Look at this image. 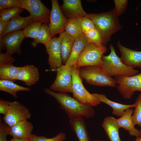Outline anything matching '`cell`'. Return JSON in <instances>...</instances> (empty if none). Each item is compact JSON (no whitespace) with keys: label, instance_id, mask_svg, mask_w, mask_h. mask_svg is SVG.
Returning <instances> with one entry per match:
<instances>
[{"label":"cell","instance_id":"1","mask_svg":"<svg viewBox=\"0 0 141 141\" xmlns=\"http://www.w3.org/2000/svg\"><path fill=\"white\" fill-rule=\"evenodd\" d=\"M44 91L56 99L69 119L79 117L89 119L95 116V112L93 106L89 104H82L66 93L56 92L47 88H44Z\"/></svg>","mask_w":141,"mask_h":141},{"label":"cell","instance_id":"2","mask_svg":"<svg viewBox=\"0 0 141 141\" xmlns=\"http://www.w3.org/2000/svg\"><path fill=\"white\" fill-rule=\"evenodd\" d=\"M93 22L95 28L100 33L105 46L111 36L121 28L114 9L99 14H87L86 16Z\"/></svg>","mask_w":141,"mask_h":141},{"label":"cell","instance_id":"3","mask_svg":"<svg viewBox=\"0 0 141 141\" xmlns=\"http://www.w3.org/2000/svg\"><path fill=\"white\" fill-rule=\"evenodd\" d=\"M109 48L110 50L109 54L107 56L103 55L102 64L100 67L108 75L111 77L118 76H131L139 73L138 70L122 63L120 58L116 54L112 44H110Z\"/></svg>","mask_w":141,"mask_h":141},{"label":"cell","instance_id":"4","mask_svg":"<svg viewBox=\"0 0 141 141\" xmlns=\"http://www.w3.org/2000/svg\"><path fill=\"white\" fill-rule=\"evenodd\" d=\"M79 75L86 83L92 85L115 87V79L106 74L100 67L89 66L79 68Z\"/></svg>","mask_w":141,"mask_h":141},{"label":"cell","instance_id":"5","mask_svg":"<svg viewBox=\"0 0 141 141\" xmlns=\"http://www.w3.org/2000/svg\"><path fill=\"white\" fill-rule=\"evenodd\" d=\"M107 50L106 47H99L89 42L86 46L73 66L78 68L89 66L101 67L102 62V56Z\"/></svg>","mask_w":141,"mask_h":141},{"label":"cell","instance_id":"6","mask_svg":"<svg viewBox=\"0 0 141 141\" xmlns=\"http://www.w3.org/2000/svg\"><path fill=\"white\" fill-rule=\"evenodd\" d=\"M79 69L74 66L72 67V93L73 97L82 104L88 103L93 106H97L101 102L84 86L79 75Z\"/></svg>","mask_w":141,"mask_h":141},{"label":"cell","instance_id":"7","mask_svg":"<svg viewBox=\"0 0 141 141\" xmlns=\"http://www.w3.org/2000/svg\"><path fill=\"white\" fill-rule=\"evenodd\" d=\"M117 90L122 97L130 99L136 91L141 92V73L131 76L114 77Z\"/></svg>","mask_w":141,"mask_h":141},{"label":"cell","instance_id":"8","mask_svg":"<svg viewBox=\"0 0 141 141\" xmlns=\"http://www.w3.org/2000/svg\"><path fill=\"white\" fill-rule=\"evenodd\" d=\"M21 7L30 13L34 22L49 25L51 10L40 0H22Z\"/></svg>","mask_w":141,"mask_h":141},{"label":"cell","instance_id":"9","mask_svg":"<svg viewBox=\"0 0 141 141\" xmlns=\"http://www.w3.org/2000/svg\"><path fill=\"white\" fill-rule=\"evenodd\" d=\"M72 67L62 64L57 69L55 80L50 87L51 90L61 93H72Z\"/></svg>","mask_w":141,"mask_h":141},{"label":"cell","instance_id":"10","mask_svg":"<svg viewBox=\"0 0 141 141\" xmlns=\"http://www.w3.org/2000/svg\"><path fill=\"white\" fill-rule=\"evenodd\" d=\"M31 115L28 109L18 102H10L6 114L3 117L4 122L9 127L21 122L27 120Z\"/></svg>","mask_w":141,"mask_h":141},{"label":"cell","instance_id":"11","mask_svg":"<svg viewBox=\"0 0 141 141\" xmlns=\"http://www.w3.org/2000/svg\"><path fill=\"white\" fill-rule=\"evenodd\" d=\"M52 8L49 26L52 38L64 31L67 19L62 13L58 1L51 0Z\"/></svg>","mask_w":141,"mask_h":141},{"label":"cell","instance_id":"12","mask_svg":"<svg viewBox=\"0 0 141 141\" xmlns=\"http://www.w3.org/2000/svg\"><path fill=\"white\" fill-rule=\"evenodd\" d=\"M45 46L48 55L49 67L51 70H57L62 65L60 42L58 37H53Z\"/></svg>","mask_w":141,"mask_h":141},{"label":"cell","instance_id":"13","mask_svg":"<svg viewBox=\"0 0 141 141\" xmlns=\"http://www.w3.org/2000/svg\"><path fill=\"white\" fill-rule=\"evenodd\" d=\"M25 38L23 31L8 33L3 37L4 45L6 49L7 54L10 56L14 53L20 55L22 54L20 45L23 40Z\"/></svg>","mask_w":141,"mask_h":141},{"label":"cell","instance_id":"14","mask_svg":"<svg viewBox=\"0 0 141 141\" xmlns=\"http://www.w3.org/2000/svg\"><path fill=\"white\" fill-rule=\"evenodd\" d=\"M117 46L121 54L120 58L125 65L134 68L141 69V51L132 50L124 47L119 41Z\"/></svg>","mask_w":141,"mask_h":141},{"label":"cell","instance_id":"15","mask_svg":"<svg viewBox=\"0 0 141 141\" xmlns=\"http://www.w3.org/2000/svg\"><path fill=\"white\" fill-rule=\"evenodd\" d=\"M60 7L67 19L86 17L87 14L84 10L80 0H63Z\"/></svg>","mask_w":141,"mask_h":141},{"label":"cell","instance_id":"16","mask_svg":"<svg viewBox=\"0 0 141 141\" xmlns=\"http://www.w3.org/2000/svg\"><path fill=\"white\" fill-rule=\"evenodd\" d=\"M39 77L38 68L32 65H27L21 67L16 80L22 81L27 85L31 86L37 83Z\"/></svg>","mask_w":141,"mask_h":141},{"label":"cell","instance_id":"17","mask_svg":"<svg viewBox=\"0 0 141 141\" xmlns=\"http://www.w3.org/2000/svg\"><path fill=\"white\" fill-rule=\"evenodd\" d=\"M33 129L32 124L26 120L9 127L8 134L13 138L28 139L32 134Z\"/></svg>","mask_w":141,"mask_h":141},{"label":"cell","instance_id":"18","mask_svg":"<svg viewBox=\"0 0 141 141\" xmlns=\"http://www.w3.org/2000/svg\"><path fill=\"white\" fill-rule=\"evenodd\" d=\"M34 22L31 16L22 17L20 15L15 16L10 20L7 23L3 34L2 38L6 34L24 29L31 23Z\"/></svg>","mask_w":141,"mask_h":141},{"label":"cell","instance_id":"19","mask_svg":"<svg viewBox=\"0 0 141 141\" xmlns=\"http://www.w3.org/2000/svg\"><path fill=\"white\" fill-rule=\"evenodd\" d=\"M133 112L132 108L127 109L123 115L116 119V121L119 128L124 129L128 131L130 135L137 137L139 136V130L135 127L132 121V115Z\"/></svg>","mask_w":141,"mask_h":141},{"label":"cell","instance_id":"20","mask_svg":"<svg viewBox=\"0 0 141 141\" xmlns=\"http://www.w3.org/2000/svg\"><path fill=\"white\" fill-rule=\"evenodd\" d=\"M62 63L65 64L68 59L75 39L65 31L60 34Z\"/></svg>","mask_w":141,"mask_h":141},{"label":"cell","instance_id":"21","mask_svg":"<svg viewBox=\"0 0 141 141\" xmlns=\"http://www.w3.org/2000/svg\"><path fill=\"white\" fill-rule=\"evenodd\" d=\"M69 119V123L71 129L79 141H90L83 118L79 117Z\"/></svg>","mask_w":141,"mask_h":141},{"label":"cell","instance_id":"22","mask_svg":"<svg viewBox=\"0 0 141 141\" xmlns=\"http://www.w3.org/2000/svg\"><path fill=\"white\" fill-rule=\"evenodd\" d=\"M108 138L110 141H121L116 119L110 116L104 118L102 125Z\"/></svg>","mask_w":141,"mask_h":141},{"label":"cell","instance_id":"23","mask_svg":"<svg viewBox=\"0 0 141 141\" xmlns=\"http://www.w3.org/2000/svg\"><path fill=\"white\" fill-rule=\"evenodd\" d=\"M92 94L101 102L104 103L111 107L113 109L112 114L119 117L124 114L125 110L129 108H134V103L131 104H124L111 101L104 94L96 93Z\"/></svg>","mask_w":141,"mask_h":141},{"label":"cell","instance_id":"24","mask_svg":"<svg viewBox=\"0 0 141 141\" xmlns=\"http://www.w3.org/2000/svg\"><path fill=\"white\" fill-rule=\"evenodd\" d=\"M89 43L84 34L75 40L69 57L65 65L72 67L74 66L81 53Z\"/></svg>","mask_w":141,"mask_h":141},{"label":"cell","instance_id":"25","mask_svg":"<svg viewBox=\"0 0 141 141\" xmlns=\"http://www.w3.org/2000/svg\"><path fill=\"white\" fill-rule=\"evenodd\" d=\"M29 87L19 85L9 80H0V90L8 93L15 98L17 97V92L20 91H30Z\"/></svg>","mask_w":141,"mask_h":141},{"label":"cell","instance_id":"26","mask_svg":"<svg viewBox=\"0 0 141 141\" xmlns=\"http://www.w3.org/2000/svg\"><path fill=\"white\" fill-rule=\"evenodd\" d=\"M64 30L75 40L84 34L80 26L79 18L67 19Z\"/></svg>","mask_w":141,"mask_h":141},{"label":"cell","instance_id":"27","mask_svg":"<svg viewBox=\"0 0 141 141\" xmlns=\"http://www.w3.org/2000/svg\"><path fill=\"white\" fill-rule=\"evenodd\" d=\"M48 25L42 24L36 38L31 44L33 48L36 47L38 44L42 43L45 46L52 39Z\"/></svg>","mask_w":141,"mask_h":141},{"label":"cell","instance_id":"28","mask_svg":"<svg viewBox=\"0 0 141 141\" xmlns=\"http://www.w3.org/2000/svg\"><path fill=\"white\" fill-rule=\"evenodd\" d=\"M21 67L15 66L13 64L0 66V79L15 81L17 73Z\"/></svg>","mask_w":141,"mask_h":141},{"label":"cell","instance_id":"29","mask_svg":"<svg viewBox=\"0 0 141 141\" xmlns=\"http://www.w3.org/2000/svg\"><path fill=\"white\" fill-rule=\"evenodd\" d=\"M84 34L89 42L99 47H106L102 35L95 28L86 32Z\"/></svg>","mask_w":141,"mask_h":141},{"label":"cell","instance_id":"30","mask_svg":"<svg viewBox=\"0 0 141 141\" xmlns=\"http://www.w3.org/2000/svg\"><path fill=\"white\" fill-rule=\"evenodd\" d=\"M21 7H16L0 10V20L8 22L12 18L20 15L24 11Z\"/></svg>","mask_w":141,"mask_h":141},{"label":"cell","instance_id":"31","mask_svg":"<svg viewBox=\"0 0 141 141\" xmlns=\"http://www.w3.org/2000/svg\"><path fill=\"white\" fill-rule=\"evenodd\" d=\"M42 23L38 22H33L23 29V31L25 38L35 39L40 30Z\"/></svg>","mask_w":141,"mask_h":141},{"label":"cell","instance_id":"32","mask_svg":"<svg viewBox=\"0 0 141 141\" xmlns=\"http://www.w3.org/2000/svg\"><path fill=\"white\" fill-rule=\"evenodd\" d=\"M135 109L132 115V120L134 126L137 125L141 127V93L136 99Z\"/></svg>","mask_w":141,"mask_h":141},{"label":"cell","instance_id":"33","mask_svg":"<svg viewBox=\"0 0 141 141\" xmlns=\"http://www.w3.org/2000/svg\"><path fill=\"white\" fill-rule=\"evenodd\" d=\"M66 138L65 133L61 132L54 137L50 138L32 134L28 139L30 141H64Z\"/></svg>","mask_w":141,"mask_h":141},{"label":"cell","instance_id":"34","mask_svg":"<svg viewBox=\"0 0 141 141\" xmlns=\"http://www.w3.org/2000/svg\"><path fill=\"white\" fill-rule=\"evenodd\" d=\"M79 19L80 27L84 34L90 30L95 28L93 21L87 17H79Z\"/></svg>","mask_w":141,"mask_h":141},{"label":"cell","instance_id":"35","mask_svg":"<svg viewBox=\"0 0 141 141\" xmlns=\"http://www.w3.org/2000/svg\"><path fill=\"white\" fill-rule=\"evenodd\" d=\"M22 0H0V10L21 7Z\"/></svg>","mask_w":141,"mask_h":141},{"label":"cell","instance_id":"36","mask_svg":"<svg viewBox=\"0 0 141 141\" xmlns=\"http://www.w3.org/2000/svg\"><path fill=\"white\" fill-rule=\"evenodd\" d=\"M114 2L115 7L114 10L118 16L123 14L125 11L128 1L126 0H115Z\"/></svg>","mask_w":141,"mask_h":141},{"label":"cell","instance_id":"37","mask_svg":"<svg viewBox=\"0 0 141 141\" xmlns=\"http://www.w3.org/2000/svg\"><path fill=\"white\" fill-rule=\"evenodd\" d=\"M15 60L14 57L10 56L5 52L0 53V66L13 63Z\"/></svg>","mask_w":141,"mask_h":141},{"label":"cell","instance_id":"38","mask_svg":"<svg viewBox=\"0 0 141 141\" xmlns=\"http://www.w3.org/2000/svg\"><path fill=\"white\" fill-rule=\"evenodd\" d=\"M9 126L4 122L0 123V141H8L7 136L8 134Z\"/></svg>","mask_w":141,"mask_h":141},{"label":"cell","instance_id":"39","mask_svg":"<svg viewBox=\"0 0 141 141\" xmlns=\"http://www.w3.org/2000/svg\"><path fill=\"white\" fill-rule=\"evenodd\" d=\"M10 101L7 100L0 99V113L5 115L9 109Z\"/></svg>","mask_w":141,"mask_h":141},{"label":"cell","instance_id":"40","mask_svg":"<svg viewBox=\"0 0 141 141\" xmlns=\"http://www.w3.org/2000/svg\"><path fill=\"white\" fill-rule=\"evenodd\" d=\"M9 141H30L28 139H18L12 138Z\"/></svg>","mask_w":141,"mask_h":141},{"label":"cell","instance_id":"41","mask_svg":"<svg viewBox=\"0 0 141 141\" xmlns=\"http://www.w3.org/2000/svg\"><path fill=\"white\" fill-rule=\"evenodd\" d=\"M135 141H141V138L139 137H136Z\"/></svg>","mask_w":141,"mask_h":141},{"label":"cell","instance_id":"42","mask_svg":"<svg viewBox=\"0 0 141 141\" xmlns=\"http://www.w3.org/2000/svg\"><path fill=\"white\" fill-rule=\"evenodd\" d=\"M139 137L141 138V129L139 130Z\"/></svg>","mask_w":141,"mask_h":141},{"label":"cell","instance_id":"43","mask_svg":"<svg viewBox=\"0 0 141 141\" xmlns=\"http://www.w3.org/2000/svg\"><path fill=\"white\" fill-rule=\"evenodd\" d=\"M94 141H102L99 140H95Z\"/></svg>","mask_w":141,"mask_h":141}]
</instances>
